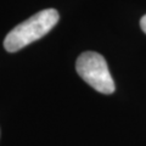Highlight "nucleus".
Wrapping results in <instances>:
<instances>
[{
	"label": "nucleus",
	"instance_id": "obj_3",
	"mask_svg": "<svg viewBox=\"0 0 146 146\" xmlns=\"http://www.w3.org/2000/svg\"><path fill=\"white\" fill-rule=\"evenodd\" d=\"M140 27H141V29H143L144 33H146V15L141 17V20H140Z\"/></svg>",
	"mask_w": 146,
	"mask_h": 146
},
{
	"label": "nucleus",
	"instance_id": "obj_1",
	"mask_svg": "<svg viewBox=\"0 0 146 146\" xmlns=\"http://www.w3.org/2000/svg\"><path fill=\"white\" fill-rule=\"evenodd\" d=\"M58 12L55 9H46L35 13L28 20L16 26L5 36L4 46L9 52H16L35 40L48 34L58 22Z\"/></svg>",
	"mask_w": 146,
	"mask_h": 146
},
{
	"label": "nucleus",
	"instance_id": "obj_2",
	"mask_svg": "<svg viewBox=\"0 0 146 146\" xmlns=\"http://www.w3.org/2000/svg\"><path fill=\"white\" fill-rule=\"evenodd\" d=\"M76 70L80 78L99 93L110 95L115 91V82L107 62L100 54L86 51L79 55L76 62Z\"/></svg>",
	"mask_w": 146,
	"mask_h": 146
}]
</instances>
